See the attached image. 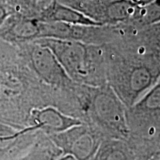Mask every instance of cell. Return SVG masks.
I'll list each match as a JSON object with an SVG mask.
<instances>
[{"label":"cell","mask_w":160,"mask_h":160,"mask_svg":"<svg viewBox=\"0 0 160 160\" xmlns=\"http://www.w3.org/2000/svg\"><path fill=\"white\" fill-rule=\"evenodd\" d=\"M81 123L79 119L63 113L52 106L33 108L29 117V126H35L46 135L61 133Z\"/></svg>","instance_id":"cell-6"},{"label":"cell","mask_w":160,"mask_h":160,"mask_svg":"<svg viewBox=\"0 0 160 160\" xmlns=\"http://www.w3.org/2000/svg\"><path fill=\"white\" fill-rule=\"evenodd\" d=\"M65 154L87 160L97 151L101 135L91 125L81 123L61 133L48 135Z\"/></svg>","instance_id":"cell-4"},{"label":"cell","mask_w":160,"mask_h":160,"mask_svg":"<svg viewBox=\"0 0 160 160\" xmlns=\"http://www.w3.org/2000/svg\"><path fill=\"white\" fill-rule=\"evenodd\" d=\"M31 71L40 81L57 88H70L76 84L67 74L51 50L33 42L28 51Z\"/></svg>","instance_id":"cell-5"},{"label":"cell","mask_w":160,"mask_h":160,"mask_svg":"<svg viewBox=\"0 0 160 160\" xmlns=\"http://www.w3.org/2000/svg\"><path fill=\"white\" fill-rule=\"evenodd\" d=\"M88 26L73 25L61 22L39 20V39L51 38L57 39L75 40L82 42Z\"/></svg>","instance_id":"cell-8"},{"label":"cell","mask_w":160,"mask_h":160,"mask_svg":"<svg viewBox=\"0 0 160 160\" xmlns=\"http://www.w3.org/2000/svg\"><path fill=\"white\" fill-rule=\"evenodd\" d=\"M8 15L9 13H8V11L3 7L0 6V27L5 22Z\"/></svg>","instance_id":"cell-13"},{"label":"cell","mask_w":160,"mask_h":160,"mask_svg":"<svg viewBox=\"0 0 160 160\" xmlns=\"http://www.w3.org/2000/svg\"><path fill=\"white\" fill-rule=\"evenodd\" d=\"M159 111L160 85L158 82L128 110L129 137L134 134L159 140Z\"/></svg>","instance_id":"cell-3"},{"label":"cell","mask_w":160,"mask_h":160,"mask_svg":"<svg viewBox=\"0 0 160 160\" xmlns=\"http://www.w3.org/2000/svg\"><path fill=\"white\" fill-rule=\"evenodd\" d=\"M97 151V160H131V152L122 139L105 138Z\"/></svg>","instance_id":"cell-12"},{"label":"cell","mask_w":160,"mask_h":160,"mask_svg":"<svg viewBox=\"0 0 160 160\" xmlns=\"http://www.w3.org/2000/svg\"><path fill=\"white\" fill-rule=\"evenodd\" d=\"M62 151L47 137L39 135L28 149L18 160H55L62 154Z\"/></svg>","instance_id":"cell-11"},{"label":"cell","mask_w":160,"mask_h":160,"mask_svg":"<svg viewBox=\"0 0 160 160\" xmlns=\"http://www.w3.org/2000/svg\"><path fill=\"white\" fill-rule=\"evenodd\" d=\"M39 20L21 19L15 22L3 31L0 36L9 42H26L39 39Z\"/></svg>","instance_id":"cell-10"},{"label":"cell","mask_w":160,"mask_h":160,"mask_svg":"<svg viewBox=\"0 0 160 160\" xmlns=\"http://www.w3.org/2000/svg\"><path fill=\"white\" fill-rule=\"evenodd\" d=\"M85 86L83 109L93 128L109 139H129L128 108L108 84Z\"/></svg>","instance_id":"cell-1"},{"label":"cell","mask_w":160,"mask_h":160,"mask_svg":"<svg viewBox=\"0 0 160 160\" xmlns=\"http://www.w3.org/2000/svg\"><path fill=\"white\" fill-rule=\"evenodd\" d=\"M139 6L131 0H104L101 22L116 24L133 17Z\"/></svg>","instance_id":"cell-9"},{"label":"cell","mask_w":160,"mask_h":160,"mask_svg":"<svg viewBox=\"0 0 160 160\" xmlns=\"http://www.w3.org/2000/svg\"><path fill=\"white\" fill-rule=\"evenodd\" d=\"M40 21L61 22L73 25L88 26V27H99L102 25L84 14L79 10L54 2L52 4L45 19Z\"/></svg>","instance_id":"cell-7"},{"label":"cell","mask_w":160,"mask_h":160,"mask_svg":"<svg viewBox=\"0 0 160 160\" xmlns=\"http://www.w3.org/2000/svg\"><path fill=\"white\" fill-rule=\"evenodd\" d=\"M33 42L48 48L72 81L77 85L100 86L107 82L105 75L92 62L85 43L51 38H42Z\"/></svg>","instance_id":"cell-2"}]
</instances>
